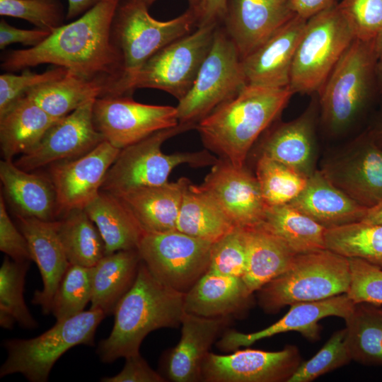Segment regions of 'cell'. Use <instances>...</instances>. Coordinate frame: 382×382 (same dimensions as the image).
Masks as SVG:
<instances>
[{
	"label": "cell",
	"instance_id": "obj_1",
	"mask_svg": "<svg viewBox=\"0 0 382 382\" xmlns=\"http://www.w3.org/2000/svg\"><path fill=\"white\" fill-rule=\"evenodd\" d=\"M120 0H102L37 46L4 52L1 68L6 72L43 64L66 68L89 80L113 87L115 96H132L123 58L111 37V25Z\"/></svg>",
	"mask_w": 382,
	"mask_h": 382
},
{
	"label": "cell",
	"instance_id": "obj_2",
	"mask_svg": "<svg viewBox=\"0 0 382 382\" xmlns=\"http://www.w3.org/2000/svg\"><path fill=\"white\" fill-rule=\"evenodd\" d=\"M294 93L289 87L248 84L196 127L207 150L234 166H245L255 142L281 114Z\"/></svg>",
	"mask_w": 382,
	"mask_h": 382
},
{
	"label": "cell",
	"instance_id": "obj_3",
	"mask_svg": "<svg viewBox=\"0 0 382 382\" xmlns=\"http://www.w3.org/2000/svg\"><path fill=\"white\" fill-rule=\"evenodd\" d=\"M184 314V294L160 282L141 261L133 286L115 309L112 329L96 353L103 363L139 354L149 333L178 327Z\"/></svg>",
	"mask_w": 382,
	"mask_h": 382
},
{
	"label": "cell",
	"instance_id": "obj_4",
	"mask_svg": "<svg viewBox=\"0 0 382 382\" xmlns=\"http://www.w3.org/2000/svg\"><path fill=\"white\" fill-rule=\"evenodd\" d=\"M351 282L348 258L328 249L297 254L288 269L257 292L260 307L276 313L297 303L347 294Z\"/></svg>",
	"mask_w": 382,
	"mask_h": 382
},
{
	"label": "cell",
	"instance_id": "obj_5",
	"mask_svg": "<svg viewBox=\"0 0 382 382\" xmlns=\"http://www.w3.org/2000/svg\"><path fill=\"white\" fill-rule=\"evenodd\" d=\"M192 129L196 127L179 123L120 149L106 174L101 190L119 194L162 185L168 182L171 171L181 164L192 167L213 166L218 158L207 150L171 154L162 152L161 146L166 140Z\"/></svg>",
	"mask_w": 382,
	"mask_h": 382
},
{
	"label": "cell",
	"instance_id": "obj_6",
	"mask_svg": "<svg viewBox=\"0 0 382 382\" xmlns=\"http://www.w3.org/2000/svg\"><path fill=\"white\" fill-rule=\"evenodd\" d=\"M105 316L101 310L90 308L57 321L35 337L5 340L2 345L7 357L0 368L1 378L21 374L30 382L47 381L56 361L69 349L94 345L97 328Z\"/></svg>",
	"mask_w": 382,
	"mask_h": 382
},
{
	"label": "cell",
	"instance_id": "obj_7",
	"mask_svg": "<svg viewBox=\"0 0 382 382\" xmlns=\"http://www.w3.org/2000/svg\"><path fill=\"white\" fill-rule=\"evenodd\" d=\"M144 0H120L111 25V37L120 51L129 92L142 65L161 49L190 33L196 27V14L189 7L166 21L154 18Z\"/></svg>",
	"mask_w": 382,
	"mask_h": 382
},
{
	"label": "cell",
	"instance_id": "obj_8",
	"mask_svg": "<svg viewBox=\"0 0 382 382\" xmlns=\"http://www.w3.org/2000/svg\"><path fill=\"white\" fill-rule=\"evenodd\" d=\"M375 40L355 39L318 92L321 117L332 132L348 127L366 105L376 80Z\"/></svg>",
	"mask_w": 382,
	"mask_h": 382
},
{
	"label": "cell",
	"instance_id": "obj_9",
	"mask_svg": "<svg viewBox=\"0 0 382 382\" xmlns=\"http://www.w3.org/2000/svg\"><path fill=\"white\" fill-rule=\"evenodd\" d=\"M355 39L337 2L307 19L291 67L292 93H318Z\"/></svg>",
	"mask_w": 382,
	"mask_h": 382
},
{
	"label": "cell",
	"instance_id": "obj_10",
	"mask_svg": "<svg viewBox=\"0 0 382 382\" xmlns=\"http://www.w3.org/2000/svg\"><path fill=\"white\" fill-rule=\"evenodd\" d=\"M248 85L239 52L219 25L210 50L188 93L176 106L180 124L197 125Z\"/></svg>",
	"mask_w": 382,
	"mask_h": 382
},
{
	"label": "cell",
	"instance_id": "obj_11",
	"mask_svg": "<svg viewBox=\"0 0 382 382\" xmlns=\"http://www.w3.org/2000/svg\"><path fill=\"white\" fill-rule=\"evenodd\" d=\"M212 243L175 229L144 232L137 249L156 279L185 294L207 272Z\"/></svg>",
	"mask_w": 382,
	"mask_h": 382
},
{
	"label": "cell",
	"instance_id": "obj_12",
	"mask_svg": "<svg viewBox=\"0 0 382 382\" xmlns=\"http://www.w3.org/2000/svg\"><path fill=\"white\" fill-rule=\"evenodd\" d=\"M218 25L197 28L155 53L135 75L133 91L159 89L182 100L195 83Z\"/></svg>",
	"mask_w": 382,
	"mask_h": 382
},
{
	"label": "cell",
	"instance_id": "obj_13",
	"mask_svg": "<svg viewBox=\"0 0 382 382\" xmlns=\"http://www.w3.org/2000/svg\"><path fill=\"white\" fill-rule=\"evenodd\" d=\"M93 118L104 139L120 149L179 124L176 107L141 103L125 96L96 99Z\"/></svg>",
	"mask_w": 382,
	"mask_h": 382
},
{
	"label": "cell",
	"instance_id": "obj_14",
	"mask_svg": "<svg viewBox=\"0 0 382 382\" xmlns=\"http://www.w3.org/2000/svg\"><path fill=\"white\" fill-rule=\"evenodd\" d=\"M302 363L299 349L287 345L279 351L236 349L209 352L202 368L205 382H288Z\"/></svg>",
	"mask_w": 382,
	"mask_h": 382
},
{
	"label": "cell",
	"instance_id": "obj_15",
	"mask_svg": "<svg viewBox=\"0 0 382 382\" xmlns=\"http://www.w3.org/2000/svg\"><path fill=\"white\" fill-rule=\"evenodd\" d=\"M120 149L103 140L86 154L49 166L59 218L66 212L85 207L99 194L106 174Z\"/></svg>",
	"mask_w": 382,
	"mask_h": 382
},
{
	"label": "cell",
	"instance_id": "obj_16",
	"mask_svg": "<svg viewBox=\"0 0 382 382\" xmlns=\"http://www.w3.org/2000/svg\"><path fill=\"white\" fill-rule=\"evenodd\" d=\"M96 99L84 103L59 119L45 133L39 144L21 155L15 164L32 171L52 163L81 156L104 139L95 127L93 108Z\"/></svg>",
	"mask_w": 382,
	"mask_h": 382
},
{
	"label": "cell",
	"instance_id": "obj_17",
	"mask_svg": "<svg viewBox=\"0 0 382 382\" xmlns=\"http://www.w3.org/2000/svg\"><path fill=\"white\" fill-rule=\"evenodd\" d=\"M321 171L334 185L365 207L382 201V148L369 132Z\"/></svg>",
	"mask_w": 382,
	"mask_h": 382
},
{
	"label": "cell",
	"instance_id": "obj_18",
	"mask_svg": "<svg viewBox=\"0 0 382 382\" xmlns=\"http://www.w3.org/2000/svg\"><path fill=\"white\" fill-rule=\"evenodd\" d=\"M201 186L219 204L236 227L260 224L267 209L257 180L245 167L218 158Z\"/></svg>",
	"mask_w": 382,
	"mask_h": 382
},
{
	"label": "cell",
	"instance_id": "obj_19",
	"mask_svg": "<svg viewBox=\"0 0 382 382\" xmlns=\"http://www.w3.org/2000/svg\"><path fill=\"white\" fill-rule=\"evenodd\" d=\"M354 304L347 294L318 301L294 303L282 318L262 330L251 333L227 330L216 345L221 351L233 352L241 347L250 346L262 339L289 331L299 332L308 340L316 341L320 338L318 323L321 319L336 316L345 320Z\"/></svg>",
	"mask_w": 382,
	"mask_h": 382
},
{
	"label": "cell",
	"instance_id": "obj_20",
	"mask_svg": "<svg viewBox=\"0 0 382 382\" xmlns=\"http://www.w3.org/2000/svg\"><path fill=\"white\" fill-rule=\"evenodd\" d=\"M231 320L230 318H207L185 313L180 340L163 355L161 374L173 382L201 381L204 360Z\"/></svg>",
	"mask_w": 382,
	"mask_h": 382
},
{
	"label": "cell",
	"instance_id": "obj_21",
	"mask_svg": "<svg viewBox=\"0 0 382 382\" xmlns=\"http://www.w3.org/2000/svg\"><path fill=\"white\" fill-rule=\"evenodd\" d=\"M295 15L289 0H228L221 25L243 59Z\"/></svg>",
	"mask_w": 382,
	"mask_h": 382
},
{
	"label": "cell",
	"instance_id": "obj_22",
	"mask_svg": "<svg viewBox=\"0 0 382 382\" xmlns=\"http://www.w3.org/2000/svg\"><path fill=\"white\" fill-rule=\"evenodd\" d=\"M306 21L296 14L242 59L248 84L289 87L294 58Z\"/></svg>",
	"mask_w": 382,
	"mask_h": 382
},
{
	"label": "cell",
	"instance_id": "obj_23",
	"mask_svg": "<svg viewBox=\"0 0 382 382\" xmlns=\"http://www.w3.org/2000/svg\"><path fill=\"white\" fill-rule=\"evenodd\" d=\"M18 227L25 237L32 258L40 270L42 289L36 290L32 300L45 314L51 313L56 289L70 263L58 233V220L44 221L16 216Z\"/></svg>",
	"mask_w": 382,
	"mask_h": 382
},
{
	"label": "cell",
	"instance_id": "obj_24",
	"mask_svg": "<svg viewBox=\"0 0 382 382\" xmlns=\"http://www.w3.org/2000/svg\"><path fill=\"white\" fill-rule=\"evenodd\" d=\"M318 105L311 103L297 118L269 129L262 137L260 155L303 173L308 177L316 170L315 126Z\"/></svg>",
	"mask_w": 382,
	"mask_h": 382
},
{
	"label": "cell",
	"instance_id": "obj_25",
	"mask_svg": "<svg viewBox=\"0 0 382 382\" xmlns=\"http://www.w3.org/2000/svg\"><path fill=\"white\" fill-rule=\"evenodd\" d=\"M253 294L241 277L207 271L184 294L185 313L207 318L242 317Z\"/></svg>",
	"mask_w": 382,
	"mask_h": 382
},
{
	"label": "cell",
	"instance_id": "obj_26",
	"mask_svg": "<svg viewBox=\"0 0 382 382\" xmlns=\"http://www.w3.org/2000/svg\"><path fill=\"white\" fill-rule=\"evenodd\" d=\"M190 182L183 177L175 182L113 195L129 209L144 232L162 233L175 230L183 195Z\"/></svg>",
	"mask_w": 382,
	"mask_h": 382
},
{
	"label": "cell",
	"instance_id": "obj_27",
	"mask_svg": "<svg viewBox=\"0 0 382 382\" xmlns=\"http://www.w3.org/2000/svg\"><path fill=\"white\" fill-rule=\"evenodd\" d=\"M0 180L16 216L44 221L59 219L57 195L49 177L18 167L13 160L0 161Z\"/></svg>",
	"mask_w": 382,
	"mask_h": 382
},
{
	"label": "cell",
	"instance_id": "obj_28",
	"mask_svg": "<svg viewBox=\"0 0 382 382\" xmlns=\"http://www.w3.org/2000/svg\"><path fill=\"white\" fill-rule=\"evenodd\" d=\"M290 204L327 229L360 221L368 209L316 170L308 177L305 189Z\"/></svg>",
	"mask_w": 382,
	"mask_h": 382
},
{
	"label": "cell",
	"instance_id": "obj_29",
	"mask_svg": "<svg viewBox=\"0 0 382 382\" xmlns=\"http://www.w3.org/2000/svg\"><path fill=\"white\" fill-rule=\"evenodd\" d=\"M243 229L246 267L242 279L254 293L286 271L297 254L261 224Z\"/></svg>",
	"mask_w": 382,
	"mask_h": 382
},
{
	"label": "cell",
	"instance_id": "obj_30",
	"mask_svg": "<svg viewBox=\"0 0 382 382\" xmlns=\"http://www.w3.org/2000/svg\"><path fill=\"white\" fill-rule=\"evenodd\" d=\"M24 96L0 116V148L3 159L13 160L34 149L58 120Z\"/></svg>",
	"mask_w": 382,
	"mask_h": 382
},
{
	"label": "cell",
	"instance_id": "obj_31",
	"mask_svg": "<svg viewBox=\"0 0 382 382\" xmlns=\"http://www.w3.org/2000/svg\"><path fill=\"white\" fill-rule=\"evenodd\" d=\"M141 259L138 249L122 250L103 256L92 267L91 308L113 314L121 299L133 286Z\"/></svg>",
	"mask_w": 382,
	"mask_h": 382
},
{
	"label": "cell",
	"instance_id": "obj_32",
	"mask_svg": "<svg viewBox=\"0 0 382 382\" xmlns=\"http://www.w3.org/2000/svg\"><path fill=\"white\" fill-rule=\"evenodd\" d=\"M47 114L60 119L92 99L115 96L112 86L67 70L62 78L29 90L25 95Z\"/></svg>",
	"mask_w": 382,
	"mask_h": 382
},
{
	"label": "cell",
	"instance_id": "obj_33",
	"mask_svg": "<svg viewBox=\"0 0 382 382\" xmlns=\"http://www.w3.org/2000/svg\"><path fill=\"white\" fill-rule=\"evenodd\" d=\"M84 209L101 235L105 255L137 249L144 231L116 195L100 190Z\"/></svg>",
	"mask_w": 382,
	"mask_h": 382
},
{
	"label": "cell",
	"instance_id": "obj_34",
	"mask_svg": "<svg viewBox=\"0 0 382 382\" xmlns=\"http://www.w3.org/2000/svg\"><path fill=\"white\" fill-rule=\"evenodd\" d=\"M236 226L213 197L191 182L185 190L176 230L214 243Z\"/></svg>",
	"mask_w": 382,
	"mask_h": 382
},
{
	"label": "cell",
	"instance_id": "obj_35",
	"mask_svg": "<svg viewBox=\"0 0 382 382\" xmlns=\"http://www.w3.org/2000/svg\"><path fill=\"white\" fill-rule=\"evenodd\" d=\"M285 242L296 254L326 249V228L290 203L267 206L260 224Z\"/></svg>",
	"mask_w": 382,
	"mask_h": 382
},
{
	"label": "cell",
	"instance_id": "obj_36",
	"mask_svg": "<svg viewBox=\"0 0 382 382\" xmlns=\"http://www.w3.org/2000/svg\"><path fill=\"white\" fill-rule=\"evenodd\" d=\"M345 321L352 359L364 365L382 366V308L355 303Z\"/></svg>",
	"mask_w": 382,
	"mask_h": 382
},
{
	"label": "cell",
	"instance_id": "obj_37",
	"mask_svg": "<svg viewBox=\"0 0 382 382\" xmlns=\"http://www.w3.org/2000/svg\"><path fill=\"white\" fill-rule=\"evenodd\" d=\"M58 233L71 265L92 267L105 255L101 235L84 209L64 213L58 219Z\"/></svg>",
	"mask_w": 382,
	"mask_h": 382
},
{
	"label": "cell",
	"instance_id": "obj_38",
	"mask_svg": "<svg viewBox=\"0 0 382 382\" xmlns=\"http://www.w3.org/2000/svg\"><path fill=\"white\" fill-rule=\"evenodd\" d=\"M327 249L347 258L356 257L382 269V224L362 221L326 229Z\"/></svg>",
	"mask_w": 382,
	"mask_h": 382
},
{
	"label": "cell",
	"instance_id": "obj_39",
	"mask_svg": "<svg viewBox=\"0 0 382 382\" xmlns=\"http://www.w3.org/2000/svg\"><path fill=\"white\" fill-rule=\"evenodd\" d=\"M29 262H18L6 257L1 264L0 325L4 329H11L16 323L24 329L37 327V322L30 313L23 297Z\"/></svg>",
	"mask_w": 382,
	"mask_h": 382
},
{
	"label": "cell",
	"instance_id": "obj_40",
	"mask_svg": "<svg viewBox=\"0 0 382 382\" xmlns=\"http://www.w3.org/2000/svg\"><path fill=\"white\" fill-rule=\"evenodd\" d=\"M255 177L267 206L290 203L305 189L308 177L270 158L259 156Z\"/></svg>",
	"mask_w": 382,
	"mask_h": 382
},
{
	"label": "cell",
	"instance_id": "obj_41",
	"mask_svg": "<svg viewBox=\"0 0 382 382\" xmlns=\"http://www.w3.org/2000/svg\"><path fill=\"white\" fill-rule=\"evenodd\" d=\"M92 267L70 264L54 294L51 313L57 321L76 316L91 299Z\"/></svg>",
	"mask_w": 382,
	"mask_h": 382
},
{
	"label": "cell",
	"instance_id": "obj_42",
	"mask_svg": "<svg viewBox=\"0 0 382 382\" xmlns=\"http://www.w3.org/2000/svg\"><path fill=\"white\" fill-rule=\"evenodd\" d=\"M351 361L343 328L334 332L313 357L302 362L288 382H311Z\"/></svg>",
	"mask_w": 382,
	"mask_h": 382
},
{
	"label": "cell",
	"instance_id": "obj_43",
	"mask_svg": "<svg viewBox=\"0 0 382 382\" xmlns=\"http://www.w3.org/2000/svg\"><path fill=\"white\" fill-rule=\"evenodd\" d=\"M0 15L23 19L50 33L66 17L61 0H0Z\"/></svg>",
	"mask_w": 382,
	"mask_h": 382
},
{
	"label": "cell",
	"instance_id": "obj_44",
	"mask_svg": "<svg viewBox=\"0 0 382 382\" xmlns=\"http://www.w3.org/2000/svg\"><path fill=\"white\" fill-rule=\"evenodd\" d=\"M245 267L246 248L243 229L235 227L212 243L207 271L242 278Z\"/></svg>",
	"mask_w": 382,
	"mask_h": 382
},
{
	"label": "cell",
	"instance_id": "obj_45",
	"mask_svg": "<svg viewBox=\"0 0 382 382\" xmlns=\"http://www.w3.org/2000/svg\"><path fill=\"white\" fill-rule=\"evenodd\" d=\"M67 69L55 66L42 73L25 69L21 74L6 72L0 75V116L30 89L63 77Z\"/></svg>",
	"mask_w": 382,
	"mask_h": 382
},
{
	"label": "cell",
	"instance_id": "obj_46",
	"mask_svg": "<svg viewBox=\"0 0 382 382\" xmlns=\"http://www.w3.org/2000/svg\"><path fill=\"white\" fill-rule=\"evenodd\" d=\"M338 6L356 39L374 40L382 30V0H342Z\"/></svg>",
	"mask_w": 382,
	"mask_h": 382
},
{
	"label": "cell",
	"instance_id": "obj_47",
	"mask_svg": "<svg viewBox=\"0 0 382 382\" xmlns=\"http://www.w3.org/2000/svg\"><path fill=\"white\" fill-rule=\"evenodd\" d=\"M351 282L347 293L354 303L382 304V269L359 258H348Z\"/></svg>",
	"mask_w": 382,
	"mask_h": 382
},
{
	"label": "cell",
	"instance_id": "obj_48",
	"mask_svg": "<svg viewBox=\"0 0 382 382\" xmlns=\"http://www.w3.org/2000/svg\"><path fill=\"white\" fill-rule=\"evenodd\" d=\"M0 250L13 261H32L28 241L10 218L2 195L0 197Z\"/></svg>",
	"mask_w": 382,
	"mask_h": 382
},
{
	"label": "cell",
	"instance_id": "obj_49",
	"mask_svg": "<svg viewBox=\"0 0 382 382\" xmlns=\"http://www.w3.org/2000/svg\"><path fill=\"white\" fill-rule=\"evenodd\" d=\"M167 380L154 370L139 354L125 358L123 369L112 376L100 379L103 382H164Z\"/></svg>",
	"mask_w": 382,
	"mask_h": 382
},
{
	"label": "cell",
	"instance_id": "obj_50",
	"mask_svg": "<svg viewBox=\"0 0 382 382\" xmlns=\"http://www.w3.org/2000/svg\"><path fill=\"white\" fill-rule=\"evenodd\" d=\"M50 34L49 31L36 28L32 30L17 28L1 19L0 49L16 43L33 47L42 42Z\"/></svg>",
	"mask_w": 382,
	"mask_h": 382
},
{
	"label": "cell",
	"instance_id": "obj_51",
	"mask_svg": "<svg viewBox=\"0 0 382 382\" xmlns=\"http://www.w3.org/2000/svg\"><path fill=\"white\" fill-rule=\"evenodd\" d=\"M228 0H201L197 9L196 27L218 25L222 23Z\"/></svg>",
	"mask_w": 382,
	"mask_h": 382
},
{
	"label": "cell",
	"instance_id": "obj_52",
	"mask_svg": "<svg viewBox=\"0 0 382 382\" xmlns=\"http://www.w3.org/2000/svg\"><path fill=\"white\" fill-rule=\"evenodd\" d=\"M289 5L295 14L308 19L315 14L333 5L335 0H289Z\"/></svg>",
	"mask_w": 382,
	"mask_h": 382
},
{
	"label": "cell",
	"instance_id": "obj_53",
	"mask_svg": "<svg viewBox=\"0 0 382 382\" xmlns=\"http://www.w3.org/2000/svg\"><path fill=\"white\" fill-rule=\"evenodd\" d=\"M68 8L66 20L80 17L102 0H67Z\"/></svg>",
	"mask_w": 382,
	"mask_h": 382
},
{
	"label": "cell",
	"instance_id": "obj_54",
	"mask_svg": "<svg viewBox=\"0 0 382 382\" xmlns=\"http://www.w3.org/2000/svg\"><path fill=\"white\" fill-rule=\"evenodd\" d=\"M360 221L371 224H382V201L368 208L364 217Z\"/></svg>",
	"mask_w": 382,
	"mask_h": 382
},
{
	"label": "cell",
	"instance_id": "obj_55",
	"mask_svg": "<svg viewBox=\"0 0 382 382\" xmlns=\"http://www.w3.org/2000/svg\"><path fill=\"white\" fill-rule=\"evenodd\" d=\"M376 143L382 148V112L374 127L369 132Z\"/></svg>",
	"mask_w": 382,
	"mask_h": 382
},
{
	"label": "cell",
	"instance_id": "obj_56",
	"mask_svg": "<svg viewBox=\"0 0 382 382\" xmlns=\"http://www.w3.org/2000/svg\"><path fill=\"white\" fill-rule=\"evenodd\" d=\"M376 80L377 86L382 93V54L378 56L376 62Z\"/></svg>",
	"mask_w": 382,
	"mask_h": 382
},
{
	"label": "cell",
	"instance_id": "obj_57",
	"mask_svg": "<svg viewBox=\"0 0 382 382\" xmlns=\"http://www.w3.org/2000/svg\"><path fill=\"white\" fill-rule=\"evenodd\" d=\"M146 4L149 7L157 0H144ZM189 3V7L193 8L194 10L197 9L199 6L201 0H187Z\"/></svg>",
	"mask_w": 382,
	"mask_h": 382
},
{
	"label": "cell",
	"instance_id": "obj_58",
	"mask_svg": "<svg viewBox=\"0 0 382 382\" xmlns=\"http://www.w3.org/2000/svg\"><path fill=\"white\" fill-rule=\"evenodd\" d=\"M375 48L378 57L382 54V30L375 39Z\"/></svg>",
	"mask_w": 382,
	"mask_h": 382
}]
</instances>
